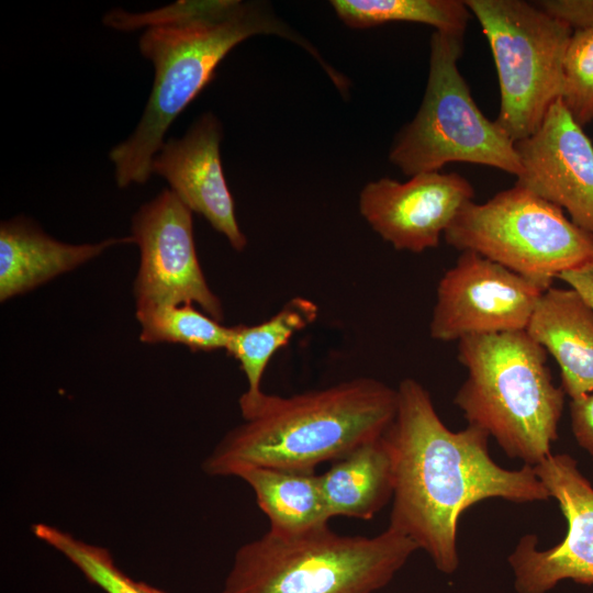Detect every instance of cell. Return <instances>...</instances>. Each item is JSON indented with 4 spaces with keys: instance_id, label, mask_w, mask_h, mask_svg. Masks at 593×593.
I'll use <instances>...</instances> for the list:
<instances>
[{
    "instance_id": "cell-1",
    "label": "cell",
    "mask_w": 593,
    "mask_h": 593,
    "mask_svg": "<svg viewBox=\"0 0 593 593\" xmlns=\"http://www.w3.org/2000/svg\"><path fill=\"white\" fill-rule=\"evenodd\" d=\"M396 392V412L383 434L394 469L388 527L451 574L459 566L457 528L465 511L492 497L529 503L550 495L532 466L508 470L493 461L483 429H449L422 383L403 379Z\"/></svg>"
},
{
    "instance_id": "cell-2",
    "label": "cell",
    "mask_w": 593,
    "mask_h": 593,
    "mask_svg": "<svg viewBox=\"0 0 593 593\" xmlns=\"http://www.w3.org/2000/svg\"><path fill=\"white\" fill-rule=\"evenodd\" d=\"M103 24L119 31L143 29L139 51L154 67L136 128L109 153L120 188L147 182L168 128L211 81L221 60L246 38L279 35L307 51L326 72L332 69L307 41L258 1L187 0L142 13L115 9L103 16Z\"/></svg>"
},
{
    "instance_id": "cell-3",
    "label": "cell",
    "mask_w": 593,
    "mask_h": 593,
    "mask_svg": "<svg viewBox=\"0 0 593 593\" xmlns=\"http://www.w3.org/2000/svg\"><path fill=\"white\" fill-rule=\"evenodd\" d=\"M396 406V389L368 377L290 396L265 393L202 469L212 477H234L246 467L315 472L382 436Z\"/></svg>"
},
{
    "instance_id": "cell-4",
    "label": "cell",
    "mask_w": 593,
    "mask_h": 593,
    "mask_svg": "<svg viewBox=\"0 0 593 593\" xmlns=\"http://www.w3.org/2000/svg\"><path fill=\"white\" fill-rule=\"evenodd\" d=\"M457 358L467 378L454 403L468 425L524 465L551 455L566 393L552 381L547 351L526 331H514L463 337Z\"/></svg>"
},
{
    "instance_id": "cell-5",
    "label": "cell",
    "mask_w": 593,
    "mask_h": 593,
    "mask_svg": "<svg viewBox=\"0 0 593 593\" xmlns=\"http://www.w3.org/2000/svg\"><path fill=\"white\" fill-rule=\"evenodd\" d=\"M418 550L388 527L349 536L328 525L280 536L269 530L242 545L219 593H373Z\"/></svg>"
},
{
    "instance_id": "cell-6",
    "label": "cell",
    "mask_w": 593,
    "mask_h": 593,
    "mask_svg": "<svg viewBox=\"0 0 593 593\" xmlns=\"http://www.w3.org/2000/svg\"><path fill=\"white\" fill-rule=\"evenodd\" d=\"M463 35L432 34L421 107L389 153L391 164L405 176L440 171L451 163L493 167L515 177L522 171L515 142L481 112L459 70Z\"/></svg>"
},
{
    "instance_id": "cell-7",
    "label": "cell",
    "mask_w": 593,
    "mask_h": 593,
    "mask_svg": "<svg viewBox=\"0 0 593 593\" xmlns=\"http://www.w3.org/2000/svg\"><path fill=\"white\" fill-rule=\"evenodd\" d=\"M444 239L546 288L562 273L593 264V236L563 210L516 184L483 203L468 202Z\"/></svg>"
},
{
    "instance_id": "cell-8",
    "label": "cell",
    "mask_w": 593,
    "mask_h": 593,
    "mask_svg": "<svg viewBox=\"0 0 593 593\" xmlns=\"http://www.w3.org/2000/svg\"><path fill=\"white\" fill-rule=\"evenodd\" d=\"M494 59L500 109L495 122L515 143L532 135L561 98L563 61L573 31L533 2L465 0Z\"/></svg>"
},
{
    "instance_id": "cell-9",
    "label": "cell",
    "mask_w": 593,
    "mask_h": 593,
    "mask_svg": "<svg viewBox=\"0 0 593 593\" xmlns=\"http://www.w3.org/2000/svg\"><path fill=\"white\" fill-rule=\"evenodd\" d=\"M546 289L478 253L460 251L438 281L429 335L449 343L525 331Z\"/></svg>"
},
{
    "instance_id": "cell-10",
    "label": "cell",
    "mask_w": 593,
    "mask_h": 593,
    "mask_svg": "<svg viewBox=\"0 0 593 593\" xmlns=\"http://www.w3.org/2000/svg\"><path fill=\"white\" fill-rule=\"evenodd\" d=\"M132 238L141 253L134 282L136 307L191 303L224 320L222 303L197 256L192 211L170 189L139 208L133 216Z\"/></svg>"
},
{
    "instance_id": "cell-11",
    "label": "cell",
    "mask_w": 593,
    "mask_h": 593,
    "mask_svg": "<svg viewBox=\"0 0 593 593\" xmlns=\"http://www.w3.org/2000/svg\"><path fill=\"white\" fill-rule=\"evenodd\" d=\"M534 471L567 521L558 545L539 550L537 536L524 535L508 556L517 593H548L570 579L593 584V486L567 454L549 455Z\"/></svg>"
},
{
    "instance_id": "cell-12",
    "label": "cell",
    "mask_w": 593,
    "mask_h": 593,
    "mask_svg": "<svg viewBox=\"0 0 593 593\" xmlns=\"http://www.w3.org/2000/svg\"><path fill=\"white\" fill-rule=\"evenodd\" d=\"M474 189L457 172H422L400 182L381 178L367 183L359 211L371 228L396 250L423 253L439 245Z\"/></svg>"
},
{
    "instance_id": "cell-13",
    "label": "cell",
    "mask_w": 593,
    "mask_h": 593,
    "mask_svg": "<svg viewBox=\"0 0 593 593\" xmlns=\"http://www.w3.org/2000/svg\"><path fill=\"white\" fill-rule=\"evenodd\" d=\"M515 148L522 165L515 184L557 205L593 236V144L561 99Z\"/></svg>"
},
{
    "instance_id": "cell-14",
    "label": "cell",
    "mask_w": 593,
    "mask_h": 593,
    "mask_svg": "<svg viewBox=\"0 0 593 593\" xmlns=\"http://www.w3.org/2000/svg\"><path fill=\"white\" fill-rule=\"evenodd\" d=\"M221 139L220 121L212 113H204L182 137L169 138L163 144L150 170L152 175L165 178L178 199L206 219L236 251H243L247 239L238 226L234 200L223 174Z\"/></svg>"
},
{
    "instance_id": "cell-15",
    "label": "cell",
    "mask_w": 593,
    "mask_h": 593,
    "mask_svg": "<svg viewBox=\"0 0 593 593\" xmlns=\"http://www.w3.org/2000/svg\"><path fill=\"white\" fill-rule=\"evenodd\" d=\"M525 331L555 358L566 395L593 393V307L577 290L546 289Z\"/></svg>"
},
{
    "instance_id": "cell-16",
    "label": "cell",
    "mask_w": 593,
    "mask_h": 593,
    "mask_svg": "<svg viewBox=\"0 0 593 593\" xmlns=\"http://www.w3.org/2000/svg\"><path fill=\"white\" fill-rule=\"evenodd\" d=\"M122 243H133L132 236L74 245L54 239L25 217L1 222L0 300L29 292Z\"/></svg>"
},
{
    "instance_id": "cell-17",
    "label": "cell",
    "mask_w": 593,
    "mask_h": 593,
    "mask_svg": "<svg viewBox=\"0 0 593 593\" xmlns=\"http://www.w3.org/2000/svg\"><path fill=\"white\" fill-rule=\"evenodd\" d=\"M320 480L329 518H372L393 494V459L384 436L336 460Z\"/></svg>"
},
{
    "instance_id": "cell-18",
    "label": "cell",
    "mask_w": 593,
    "mask_h": 593,
    "mask_svg": "<svg viewBox=\"0 0 593 593\" xmlns=\"http://www.w3.org/2000/svg\"><path fill=\"white\" fill-rule=\"evenodd\" d=\"M234 477L254 491L268 517L269 532L291 536L328 525L320 474L267 467H246Z\"/></svg>"
},
{
    "instance_id": "cell-19",
    "label": "cell",
    "mask_w": 593,
    "mask_h": 593,
    "mask_svg": "<svg viewBox=\"0 0 593 593\" xmlns=\"http://www.w3.org/2000/svg\"><path fill=\"white\" fill-rule=\"evenodd\" d=\"M317 314L318 307L313 301L295 296L257 325L231 327L225 350L238 361L247 380V390L238 401L242 415L255 407L264 396L261 380L270 359L295 333L313 323Z\"/></svg>"
},
{
    "instance_id": "cell-20",
    "label": "cell",
    "mask_w": 593,
    "mask_h": 593,
    "mask_svg": "<svg viewBox=\"0 0 593 593\" xmlns=\"http://www.w3.org/2000/svg\"><path fill=\"white\" fill-rule=\"evenodd\" d=\"M331 4L337 16L354 29L413 22L439 32L465 34L471 16L460 0H333Z\"/></svg>"
},
{
    "instance_id": "cell-21",
    "label": "cell",
    "mask_w": 593,
    "mask_h": 593,
    "mask_svg": "<svg viewBox=\"0 0 593 593\" xmlns=\"http://www.w3.org/2000/svg\"><path fill=\"white\" fill-rule=\"evenodd\" d=\"M135 315L144 343H174L194 351H213L225 350L231 336V327L191 303L138 306Z\"/></svg>"
},
{
    "instance_id": "cell-22",
    "label": "cell",
    "mask_w": 593,
    "mask_h": 593,
    "mask_svg": "<svg viewBox=\"0 0 593 593\" xmlns=\"http://www.w3.org/2000/svg\"><path fill=\"white\" fill-rule=\"evenodd\" d=\"M33 535L66 557L92 584L105 593H167L124 573L114 562L111 552L88 544L52 525L37 523L31 527Z\"/></svg>"
},
{
    "instance_id": "cell-23",
    "label": "cell",
    "mask_w": 593,
    "mask_h": 593,
    "mask_svg": "<svg viewBox=\"0 0 593 593\" xmlns=\"http://www.w3.org/2000/svg\"><path fill=\"white\" fill-rule=\"evenodd\" d=\"M560 99L582 127L593 121V30L572 33L563 61Z\"/></svg>"
},
{
    "instance_id": "cell-24",
    "label": "cell",
    "mask_w": 593,
    "mask_h": 593,
    "mask_svg": "<svg viewBox=\"0 0 593 593\" xmlns=\"http://www.w3.org/2000/svg\"><path fill=\"white\" fill-rule=\"evenodd\" d=\"M533 3L573 32L593 30V0H538Z\"/></svg>"
},
{
    "instance_id": "cell-25",
    "label": "cell",
    "mask_w": 593,
    "mask_h": 593,
    "mask_svg": "<svg viewBox=\"0 0 593 593\" xmlns=\"http://www.w3.org/2000/svg\"><path fill=\"white\" fill-rule=\"evenodd\" d=\"M570 421L577 443L593 459V393L571 400Z\"/></svg>"
},
{
    "instance_id": "cell-26",
    "label": "cell",
    "mask_w": 593,
    "mask_h": 593,
    "mask_svg": "<svg viewBox=\"0 0 593 593\" xmlns=\"http://www.w3.org/2000/svg\"><path fill=\"white\" fill-rule=\"evenodd\" d=\"M558 279L577 290L593 307V264L562 273Z\"/></svg>"
}]
</instances>
